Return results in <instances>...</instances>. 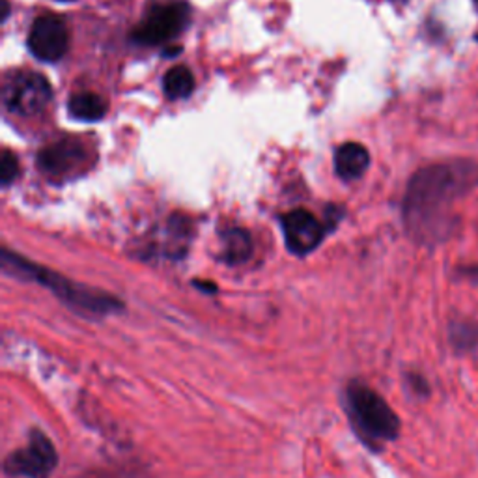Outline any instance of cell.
<instances>
[{"label":"cell","instance_id":"obj_1","mask_svg":"<svg viewBox=\"0 0 478 478\" xmlns=\"http://www.w3.org/2000/svg\"><path fill=\"white\" fill-rule=\"evenodd\" d=\"M478 185V163L448 159L428 164L410 181L403 197V221L420 243H439L456 228L454 206Z\"/></svg>","mask_w":478,"mask_h":478},{"label":"cell","instance_id":"obj_2","mask_svg":"<svg viewBox=\"0 0 478 478\" xmlns=\"http://www.w3.org/2000/svg\"><path fill=\"white\" fill-rule=\"evenodd\" d=\"M3 266L6 273H12L17 279H27L45 286V288L51 290L62 303L77 310L81 314L107 316L122 310V301L118 297L102 290L86 288V286H81L77 282H71L58 273L36 266L32 261L21 258L19 254L10 252L8 249L3 251Z\"/></svg>","mask_w":478,"mask_h":478},{"label":"cell","instance_id":"obj_3","mask_svg":"<svg viewBox=\"0 0 478 478\" xmlns=\"http://www.w3.org/2000/svg\"><path fill=\"white\" fill-rule=\"evenodd\" d=\"M346 413L357 436L368 447L379 448L400 436L402 422L389 402L365 381L353 379L346 387Z\"/></svg>","mask_w":478,"mask_h":478},{"label":"cell","instance_id":"obj_4","mask_svg":"<svg viewBox=\"0 0 478 478\" xmlns=\"http://www.w3.org/2000/svg\"><path fill=\"white\" fill-rule=\"evenodd\" d=\"M57 465L55 443L41 429H32L27 443L6 456L4 474L12 478H51Z\"/></svg>","mask_w":478,"mask_h":478},{"label":"cell","instance_id":"obj_5","mask_svg":"<svg viewBox=\"0 0 478 478\" xmlns=\"http://www.w3.org/2000/svg\"><path fill=\"white\" fill-rule=\"evenodd\" d=\"M189 19L190 8L183 0H159L148 8L131 38L142 45H161L183 32Z\"/></svg>","mask_w":478,"mask_h":478},{"label":"cell","instance_id":"obj_6","mask_svg":"<svg viewBox=\"0 0 478 478\" xmlns=\"http://www.w3.org/2000/svg\"><path fill=\"white\" fill-rule=\"evenodd\" d=\"M4 105L10 112L31 116L41 112L49 105L53 90L49 81L34 71H19L4 84Z\"/></svg>","mask_w":478,"mask_h":478},{"label":"cell","instance_id":"obj_7","mask_svg":"<svg viewBox=\"0 0 478 478\" xmlns=\"http://www.w3.org/2000/svg\"><path fill=\"white\" fill-rule=\"evenodd\" d=\"M69 47V32L64 19L57 15H41L34 21L29 34L31 53L43 62L60 60Z\"/></svg>","mask_w":478,"mask_h":478},{"label":"cell","instance_id":"obj_8","mask_svg":"<svg viewBox=\"0 0 478 478\" xmlns=\"http://www.w3.org/2000/svg\"><path fill=\"white\" fill-rule=\"evenodd\" d=\"M284 242L290 252L305 256L318 249L325 235V226L306 209H294L282 217Z\"/></svg>","mask_w":478,"mask_h":478},{"label":"cell","instance_id":"obj_9","mask_svg":"<svg viewBox=\"0 0 478 478\" xmlns=\"http://www.w3.org/2000/svg\"><path fill=\"white\" fill-rule=\"evenodd\" d=\"M86 161V150L77 140H62L38 154V166L47 174H67Z\"/></svg>","mask_w":478,"mask_h":478},{"label":"cell","instance_id":"obj_10","mask_svg":"<svg viewBox=\"0 0 478 478\" xmlns=\"http://www.w3.org/2000/svg\"><path fill=\"white\" fill-rule=\"evenodd\" d=\"M368 166L370 154L363 145H358V142H346V145H342L337 154H334V171L346 181L361 178Z\"/></svg>","mask_w":478,"mask_h":478},{"label":"cell","instance_id":"obj_11","mask_svg":"<svg viewBox=\"0 0 478 478\" xmlns=\"http://www.w3.org/2000/svg\"><path fill=\"white\" fill-rule=\"evenodd\" d=\"M67 109L71 116L83 120V122H98L107 114V102L93 92H79L71 95Z\"/></svg>","mask_w":478,"mask_h":478},{"label":"cell","instance_id":"obj_12","mask_svg":"<svg viewBox=\"0 0 478 478\" xmlns=\"http://www.w3.org/2000/svg\"><path fill=\"white\" fill-rule=\"evenodd\" d=\"M448 342L454 351L467 355L478 350V322L471 318H454L448 325Z\"/></svg>","mask_w":478,"mask_h":478},{"label":"cell","instance_id":"obj_13","mask_svg":"<svg viewBox=\"0 0 478 478\" xmlns=\"http://www.w3.org/2000/svg\"><path fill=\"white\" fill-rule=\"evenodd\" d=\"M252 254V239L247 230L232 228L223 234V260L230 266L245 264Z\"/></svg>","mask_w":478,"mask_h":478},{"label":"cell","instance_id":"obj_14","mask_svg":"<svg viewBox=\"0 0 478 478\" xmlns=\"http://www.w3.org/2000/svg\"><path fill=\"white\" fill-rule=\"evenodd\" d=\"M163 90L166 93V98L185 100L195 90V77L189 71V67L176 66V67L169 69V74L164 75Z\"/></svg>","mask_w":478,"mask_h":478},{"label":"cell","instance_id":"obj_15","mask_svg":"<svg viewBox=\"0 0 478 478\" xmlns=\"http://www.w3.org/2000/svg\"><path fill=\"white\" fill-rule=\"evenodd\" d=\"M17 176H19V161L12 152L4 150L3 159H0V183H3V187H8L17 180Z\"/></svg>","mask_w":478,"mask_h":478},{"label":"cell","instance_id":"obj_16","mask_svg":"<svg viewBox=\"0 0 478 478\" xmlns=\"http://www.w3.org/2000/svg\"><path fill=\"white\" fill-rule=\"evenodd\" d=\"M405 381H408V387L417 394V396H428L429 394V385L422 374L410 372L405 376Z\"/></svg>","mask_w":478,"mask_h":478},{"label":"cell","instance_id":"obj_17","mask_svg":"<svg viewBox=\"0 0 478 478\" xmlns=\"http://www.w3.org/2000/svg\"><path fill=\"white\" fill-rule=\"evenodd\" d=\"M60 3H71V0H60Z\"/></svg>","mask_w":478,"mask_h":478},{"label":"cell","instance_id":"obj_18","mask_svg":"<svg viewBox=\"0 0 478 478\" xmlns=\"http://www.w3.org/2000/svg\"><path fill=\"white\" fill-rule=\"evenodd\" d=\"M394 3H403V0H394Z\"/></svg>","mask_w":478,"mask_h":478},{"label":"cell","instance_id":"obj_19","mask_svg":"<svg viewBox=\"0 0 478 478\" xmlns=\"http://www.w3.org/2000/svg\"><path fill=\"white\" fill-rule=\"evenodd\" d=\"M474 4H476V6H478V0H474Z\"/></svg>","mask_w":478,"mask_h":478}]
</instances>
